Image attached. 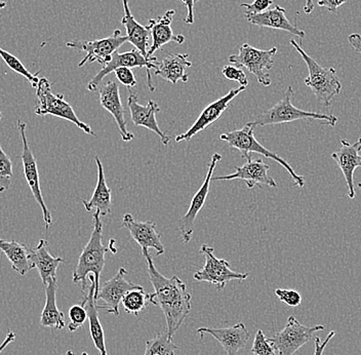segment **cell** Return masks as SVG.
<instances>
[{
	"label": "cell",
	"mask_w": 361,
	"mask_h": 355,
	"mask_svg": "<svg viewBox=\"0 0 361 355\" xmlns=\"http://www.w3.org/2000/svg\"><path fill=\"white\" fill-rule=\"evenodd\" d=\"M146 260L147 271L154 293L150 294V304L159 306L166 322V331L173 338L184 323L192 309L191 295L179 277H166L157 270L149 252L142 253Z\"/></svg>",
	"instance_id": "6da1fadb"
},
{
	"label": "cell",
	"mask_w": 361,
	"mask_h": 355,
	"mask_svg": "<svg viewBox=\"0 0 361 355\" xmlns=\"http://www.w3.org/2000/svg\"><path fill=\"white\" fill-rule=\"evenodd\" d=\"M100 212H94L92 215L94 219V228L90 234V241L83 248L79 255L78 266L73 272V282L82 287V291L87 289V278L90 275H94L96 282V301L99 289H100V277L102 270L105 266L106 253L110 252L115 254L116 248H113L114 239L110 241L109 248H106L103 244V222H102Z\"/></svg>",
	"instance_id": "7a4b0ae2"
},
{
	"label": "cell",
	"mask_w": 361,
	"mask_h": 355,
	"mask_svg": "<svg viewBox=\"0 0 361 355\" xmlns=\"http://www.w3.org/2000/svg\"><path fill=\"white\" fill-rule=\"evenodd\" d=\"M290 44L301 55L308 68L309 76L305 78V85L310 88L318 102L329 107L331 101L342 90V83L338 78L337 72L334 68L320 66L312 56L302 49V42L299 44L295 40H290Z\"/></svg>",
	"instance_id": "3957f363"
},
{
	"label": "cell",
	"mask_w": 361,
	"mask_h": 355,
	"mask_svg": "<svg viewBox=\"0 0 361 355\" xmlns=\"http://www.w3.org/2000/svg\"><path fill=\"white\" fill-rule=\"evenodd\" d=\"M255 128H256V126L250 121L240 130L222 133L220 136V139L226 142L228 146L238 150L240 152L241 157L245 158V160L252 157V153H257V155H261L265 156L266 158L274 160L288 171L295 185H297L300 188H303L305 185L303 176L298 175L295 169L290 166V164L277 155L276 152L268 150L266 147L259 143L258 140L255 137Z\"/></svg>",
	"instance_id": "277c9868"
},
{
	"label": "cell",
	"mask_w": 361,
	"mask_h": 355,
	"mask_svg": "<svg viewBox=\"0 0 361 355\" xmlns=\"http://www.w3.org/2000/svg\"><path fill=\"white\" fill-rule=\"evenodd\" d=\"M295 96L293 87H288L283 97L279 103L275 104L267 112L261 113L254 121H250L255 126H275V124H288L295 121L312 119L324 122L329 126H335L338 124V117L333 114L324 113L304 112L293 105L292 99Z\"/></svg>",
	"instance_id": "5b68a950"
},
{
	"label": "cell",
	"mask_w": 361,
	"mask_h": 355,
	"mask_svg": "<svg viewBox=\"0 0 361 355\" xmlns=\"http://www.w3.org/2000/svg\"><path fill=\"white\" fill-rule=\"evenodd\" d=\"M36 96H37V104H36L35 114L39 116L53 115L59 119H65L75 124L87 135L97 137L96 133L92 130L89 124L79 121L72 106L65 101L64 95L54 94L49 79L40 78L39 83L36 88Z\"/></svg>",
	"instance_id": "8992f818"
},
{
	"label": "cell",
	"mask_w": 361,
	"mask_h": 355,
	"mask_svg": "<svg viewBox=\"0 0 361 355\" xmlns=\"http://www.w3.org/2000/svg\"><path fill=\"white\" fill-rule=\"evenodd\" d=\"M277 54V47L270 49H259L248 44H243L239 47L237 55L228 58L229 63L238 67L247 68L250 73L254 74L259 85L268 88L271 85L269 71L274 65V56Z\"/></svg>",
	"instance_id": "52a82bcc"
},
{
	"label": "cell",
	"mask_w": 361,
	"mask_h": 355,
	"mask_svg": "<svg viewBox=\"0 0 361 355\" xmlns=\"http://www.w3.org/2000/svg\"><path fill=\"white\" fill-rule=\"evenodd\" d=\"M126 42L128 37L121 35V30L116 29L112 35L108 37L96 40H71L67 42L66 47L85 54L78 67L94 62L105 66L111 61L113 54L118 51L119 47H123Z\"/></svg>",
	"instance_id": "ba28073f"
},
{
	"label": "cell",
	"mask_w": 361,
	"mask_h": 355,
	"mask_svg": "<svg viewBox=\"0 0 361 355\" xmlns=\"http://www.w3.org/2000/svg\"><path fill=\"white\" fill-rule=\"evenodd\" d=\"M157 56L147 59L135 47L130 51L124 52V53H119L118 51L115 52L113 54L111 61L107 63L105 66L102 67L100 71L87 83V89L90 92H94V90H98L104 78H106L108 74L112 73L118 68L128 67L130 69L132 68H145L147 85H148L149 90L154 92L155 88L152 83V79H151L150 71L157 69Z\"/></svg>",
	"instance_id": "9c48e42d"
},
{
	"label": "cell",
	"mask_w": 361,
	"mask_h": 355,
	"mask_svg": "<svg viewBox=\"0 0 361 355\" xmlns=\"http://www.w3.org/2000/svg\"><path fill=\"white\" fill-rule=\"evenodd\" d=\"M200 251V254L204 255L205 264L202 269L194 272L193 278L197 282H209L216 287L218 291H223L228 282L232 280L247 279L248 277V273L231 270L229 262L216 258L212 246L202 244Z\"/></svg>",
	"instance_id": "30bf717a"
},
{
	"label": "cell",
	"mask_w": 361,
	"mask_h": 355,
	"mask_svg": "<svg viewBox=\"0 0 361 355\" xmlns=\"http://www.w3.org/2000/svg\"><path fill=\"white\" fill-rule=\"evenodd\" d=\"M322 325L306 327L295 316H290L286 327L281 332L269 338L279 355H293L312 339L313 335L324 331Z\"/></svg>",
	"instance_id": "8fae6325"
},
{
	"label": "cell",
	"mask_w": 361,
	"mask_h": 355,
	"mask_svg": "<svg viewBox=\"0 0 361 355\" xmlns=\"http://www.w3.org/2000/svg\"><path fill=\"white\" fill-rule=\"evenodd\" d=\"M26 124L22 119L18 121V128H19L20 135H21L23 144L21 153L23 172H24L25 179H26L27 183H28V186L30 187L31 191H32L34 198L37 201L40 209H42L45 228H47V230H49L51 228V224H53V217H51V212L47 209L44 196H42L37 162H36L32 150L29 147L26 135Z\"/></svg>",
	"instance_id": "7c38bea8"
},
{
	"label": "cell",
	"mask_w": 361,
	"mask_h": 355,
	"mask_svg": "<svg viewBox=\"0 0 361 355\" xmlns=\"http://www.w3.org/2000/svg\"><path fill=\"white\" fill-rule=\"evenodd\" d=\"M221 160H222V155H219V153H214L213 156H212L211 162H209V169H207V173L205 175L202 186H200L195 195L192 198L188 212L178 222L180 237H182V241L184 243H188L192 239L196 217L202 211L203 205H204L205 201H207V195L209 193V188H211L212 178H213L214 169H216V164Z\"/></svg>",
	"instance_id": "4fadbf2b"
},
{
	"label": "cell",
	"mask_w": 361,
	"mask_h": 355,
	"mask_svg": "<svg viewBox=\"0 0 361 355\" xmlns=\"http://www.w3.org/2000/svg\"><path fill=\"white\" fill-rule=\"evenodd\" d=\"M126 275L128 271L121 267L111 279L104 282L103 286L100 287L97 295V301L101 302L98 305L99 309H105L108 313L113 314L116 318L119 316V304L123 301L124 295L130 289L140 287L130 280H126Z\"/></svg>",
	"instance_id": "5bb4252c"
},
{
	"label": "cell",
	"mask_w": 361,
	"mask_h": 355,
	"mask_svg": "<svg viewBox=\"0 0 361 355\" xmlns=\"http://www.w3.org/2000/svg\"><path fill=\"white\" fill-rule=\"evenodd\" d=\"M245 89H247V88L241 87L240 85L238 89L231 90L228 94L223 96L222 98L218 99V100L209 104V105L202 110V112L200 113V116H198V119L194 122L193 126H192L186 133L176 137V142L179 143V142L183 141H190L194 136L197 135L198 133L202 132L205 128H207V126H211L214 122L218 121V119L222 116L223 113L229 108L230 103H231L232 100L235 99L236 97L238 96L240 92H243V90H245Z\"/></svg>",
	"instance_id": "9a60e30c"
},
{
	"label": "cell",
	"mask_w": 361,
	"mask_h": 355,
	"mask_svg": "<svg viewBox=\"0 0 361 355\" xmlns=\"http://www.w3.org/2000/svg\"><path fill=\"white\" fill-rule=\"evenodd\" d=\"M128 107L130 112V119L135 126H143L147 130L152 131L159 137L160 141L164 146H168L171 142V136L162 132L157 124V114L160 112L159 106L155 101H148L147 105L139 103L137 94L130 89V96L128 98Z\"/></svg>",
	"instance_id": "2e32d148"
},
{
	"label": "cell",
	"mask_w": 361,
	"mask_h": 355,
	"mask_svg": "<svg viewBox=\"0 0 361 355\" xmlns=\"http://www.w3.org/2000/svg\"><path fill=\"white\" fill-rule=\"evenodd\" d=\"M269 169V164H266L263 160L259 158L252 160L250 157L247 160V162L243 167H236L235 172L231 175L213 177L212 181L243 180L247 183V188L250 189L259 185H266V186L276 188V181L268 174Z\"/></svg>",
	"instance_id": "e0dca14e"
},
{
	"label": "cell",
	"mask_w": 361,
	"mask_h": 355,
	"mask_svg": "<svg viewBox=\"0 0 361 355\" xmlns=\"http://www.w3.org/2000/svg\"><path fill=\"white\" fill-rule=\"evenodd\" d=\"M99 100H100L102 107L107 110L114 117L121 139L124 142L132 141L135 135L128 130L126 116H124L126 112H124L123 105L121 103L119 85H117L116 81L109 80L99 88Z\"/></svg>",
	"instance_id": "ac0fdd59"
},
{
	"label": "cell",
	"mask_w": 361,
	"mask_h": 355,
	"mask_svg": "<svg viewBox=\"0 0 361 355\" xmlns=\"http://www.w3.org/2000/svg\"><path fill=\"white\" fill-rule=\"evenodd\" d=\"M123 226L130 232L133 239L141 246L142 253L148 252L149 248H154L157 255L164 254V246L161 243V236L157 230V224L152 221L135 220L132 214H126L123 218Z\"/></svg>",
	"instance_id": "d6986e66"
},
{
	"label": "cell",
	"mask_w": 361,
	"mask_h": 355,
	"mask_svg": "<svg viewBox=\"0 0 361 355\" xmlns=\"http://www.w3.org/2000/svg\"><path fill=\"white\" fill-rule=\"evenodd\" d=\"M360 152L361 138L353 144L349 143L347 140H341V148L336 152L331 153V157L337 162L346 181L348 196L351 200H354L356 196L353 176L355 169L361 167Z\"/></svg>",
	"instance_id": "ffe728a7"
},
{
	"label": "cell",
	"mask_w": 361,
	"mask_h": 355,
	"mask_svg": "<svg viewBox=\"0 0 361 355\" xmlns=\"http://www.w3.org/2000/svg\"><path fill=\"white\" fill-rule=\"evenodd\" d=\"M173 15H175V11L169 10L166 11L164 16L149 20L147 29L152 37V45L148 51L149 58H152L155 52L162 49L169 42H176L178 44H184L185 36L182 34L173 33V29H171Z\"/></svg>",
	"instance_id": "44dd1931"
},
{
	"label": "cell",
	"mask_w": 361,
	"mask_h": 355,
	"mask_svg": "<svg viewBox=\"0 0 361 355\" xmlns=\"http://www.w3.org/2000/svg\"><path fill=\"white\" fill-rule=\"evenodd\" d=\"M196 332L202 337L204 334L211 335L223 346L227 355H237L247 346L250 338V332L243 323H237L231 327H223V329L200 327Z\"/></svg>",
	"instance_id": "7402d4cb"
},
{
	"label": "cell",
	"mask_w": 361,
	"mask_h": 355,
	"mask_svg": "<svg viewBox=\"0 0 361 355\" xmlns=\"http://www.w3.org/2000/svg\"><path fill=\"white\" fill-rule=\"evenodd\" d=\"M89 279L90 284L89 288L82 291L85 297H83L81 305H83L87 311L90 337H92L94 347L100 352L101 355H108L105 335H104L103 327H102L100 318H99V308L96 305V282H94V275H90Z\"/></svg>",
	"instance_id": "603a6c76"
},
{
	"label": "cell",
	"mask_w": 361,
	"mask_h": 355,
	"mask_svg": "<svg viewBox=\"0 0 361 355\" xmlns=\"http://www.w3.org/2000/svg\"><path fill=\"white\" fill-rule=\"evenodd\" d=\"M286 8H281V6H275L274 8L258 13V15L245 16V19L252 25L286 31V32L298 36L300 40H303L306 34L297 25L293 24L286 18Z\"/></svg>",
	"instance_id": "cb8c5ba5"
},
{
	"label": "cell",
	"mask_w": 361,
	"mask_h": 355,
	"mask_svg": "<svg viewBox=\"0 0 361 355\" xmlns=\"http://www.w3.org/2000/svg\"><path fill=\"white\" fill-rule=\"evenodd\" d=\"M31 265L36 268L42 278V284L47 286L51 280L56 279V270L64 260L60 257H53L49 252V243L47 239H40L36 248L29 253Z\"/></svg>",
	"instance_id": "d4e9b609"
},
{
	"label": "cell",
	"mask_w": 361,
	"mask_h": 355,
	"mask_svg": "<svg viewBox=\"0 0 361 355\" xmlns=\"http://www.w3.org/2000/svg\"><path fill=\"white\" fill-rule=\"evenodd\" d=\"M94 162H96L97 169H98V181H97L96 188H94V194L90 200H82L81 201H82L85 211L99 212L102 217H106L111 212V189L108 186L103 164H102L98 155L94 157Z\"/></svg>",
	"instance_id": "484cf974"
},
{
	"label": "cell",
	"mask_w": 361,
	"mask_h": 355,
	"mask_svg": "<svg viewBox=\"0 0 361 355\" xmlns=\"http://www.w3.org/2000/svg\"><path fill=\"white\" fill-rule=\"evenodd\" d=\"M191 66L192 63L188 60V55L173 54V55L166 56L161 62L157 63L154 73L155 76L166 79L173 85H176L179 81L187 83L189 78L187 70Z\"/></svg>",
	"instance_id": "4316f807"
},
{
	"label": "cell",
	"mask_w": 361,
	"mask_h": 355,
	"mask_svg": "<svg viewBox=\"0 0 361 355\" xmlns=\"http://www.w3.org/2000/svg\"><path fill=\"white\" fill-rule=\"evenodd\" d=\"M123 4L124 16L121 19V23L126 27L128 42L134 45L135 49H137L145 58L151 59L148 56V42L150 38V32L147 27H144L135 19L130 6H128V0H123Z\"/></svg>",
	"instance_id": "83f0119b"
},
{
	"label": "cell",
	"mask_w": 361,
	"mask_h": 355,
	"mask_svg": "<svg viewBox=\"0 0 361 355\" xmlns=\"http://www.w3.org/2000/svg\"><path fill=\"white\" fill-rule=\"evenodd\" d=\"M56 291L58 284L56 279L51 280L45 286V305L40 316V325L44 327L63 330L66 325L65 315L56 305Z\"/></svg>",
	"instance_id": "f1b7e54d"
},
{
	"label": "cell",
	"mask_w": 361,
	"mask_h": 355,
	"mask_svg": "<svg viewBox=\"0 0 361 355\" xmlns=\"http://www.w3.org/2000/svg\"><path fill=\"white\" fill-rule=\"evenodd\" d=\"M0 251L4 253L11 264V268L24 277L31 269L30 258L26 246L16 241H6V239H0Z\"/></svg>",
	"instance_id": "f546056e"
},
{
	"label": "cell",
	"mask_w": 361,
	"mask_h": 355,
	"mask_svg": "<svg viewBox=\"0 0 361 355\" xmlns=\"http://www.w3.org/2000/svg\"><path fill=\"white\" fill-rule=\"evenodd\" d=\"M121 303L126 313L137 316L140 312L146 308L147 305L150 304V294H146L143 287L140 286L139 288L128 291Z\"/></svg>",
	"instance_id": "4dcf8cb0"
},
{
	"label": "cell",
	"mask_w": 361,
	"mask_h": 355,
	"mask_svg": "<svg viewBox=\"0 0 361 355\" xmlns=\"http://www.w3.org/2000/svg\"><path fill=\"white\" fill-rule=\"evenodd\" d=\"M178 349L179 347L175 345L173 338L169 336L168 331H166L146 341L144 355H175L176 350Z\"/></svg>",
	"instance_id": "1f68e13d"
},
{
	"label": "cell",
	"mask_w": 361,
	"mask_h": 355,
	"mask_svg": "<svg viewBox=\"0 0 361 355\" xmlns=\"http://www.w3.org/2000/svg\"><path fill=\"white\" fill-rule=\"evenodd\" d=\"M0 58L4 61L6 65H8V68H11L13 72L16 73L20 74L23 78L27 79L29 83L32 85L34 89L37 88L38 83H39L40 78H38V74L40 73V71H38L37 73L32 74L26 67L23 64L22 61L19 60L15 55L13 54L8 53V52L4 51L0 47Z\"/></svg>",
	"instance_id": "d6a6232c"
},
{
	"label": "cell",
	"mask_w": 361,
	"mask_h": 355,
	"mask_svg": "<svg viewBox=\"0 0 361 355\" xmlns=\"http://www.w3.org/2000/svg\"><path fill=\"white\" fill-rule=\"evenodd\" d=\"M13 176V162L0 145V193L10 188Z\"/></svg>",
	"instance_id": "836d02e7"
},
{
	"label": "cell",
	"mask_w": 361,
	"mask_h": 355,
	"mask_svg": "<svg viewBox=\"0 0 361 355\" xmlns=\"http://www.w3.org/2000/svg\"><path fill=\"white\" fill-rule=\"evenodd\" d=\"M252 352L254 355H279L270 339L265 336L262 330L257 332L252 343Z\"/></svg>",
	"instance_id": "e575fe53"
},
{
	"label": "cell",
	"mask_w": 361,
	"mask_h": 355,
	"mask_svg": "<svg viewBox=\"0 0 361 355\" xmlns=\"http://www.w3.org/2000/svg\"><path fill=\"white\" fill-rule=\"evenodd\" d=\"M87 313L83 305H73L69 309L70 323L68 325V330L70 332H76L79 327H82L83 323L87 322Z\"/></svg>",
	"instance_id": "d590c367"
},
{
	"label": "cell",
	"mask_w": 361,
	"mask_h": 355,
	"mask_svg": "<svg viewBox=\"0 0 361 355\" xmlns=\"http://www.w3.org/2000/svg\"><path fill=\"white\" fill-rule=\"evenodd\" d=\"M222 74L227 80L236 81L241 87L247 88L248 85L247 74L240 67L235 65H226L223 67Z\"/></svg>",
	"instance_id": "8d00e7d4"
},
{
	"label": "cell",
	"mask_w": 361,
	"mask_h": 355,
	"mask_svg": "<svg viewBox=\"0 0 361 355\" xmlns=\"http://www.w3.org/2000/svg\"><path fill=\"white\" fill-rule=\"evenodd\" d=\"M275 295L279 301L290 307L299 306L302 303L301 294L295 289H275Z\"/></svg>",
	"instance_id": "74e56055"
},
{
	"label": "cell",
	"mask_w": 361,
	"mask_h": 355,
	"mask_svg": "<svg viewBox=\"0 0 361 355\" xmlns=\"http://www.w3.org/2000/svg\"><path fill=\"white\" fill-rule=\"evenodd\" d=\"M114 73L117 80L128 89H132V88L137 85V79H135L134 72L132 71L130 68H118V69L115 70Z\"/></svg>",
	"instance_id": "f35d334b"
},
{
	"label": "cell",
	"mask_w": 361,
	"mask_h": 355,
	"mask_svg": "<svg viewBox=\"0 0 361 355\" xmlns=\"http://www.w3.org/2000/svg\"><path fill=\"white\" fill-rule=\"evenodd\" d=\"M273 4V0H255L252 4H243L241 6L245 8V16L258 15L269 10Z\"/></svg>",
	"instance_id": "ab89813d"
},
{
	"label": "cell",
	"mask_w": 361,
	"mask_h": 355,
	"mask_svg": "<svg viewBox=\"0 0 361 355\" xmlns=\"http://www.w3.org/2000/svg\"><path fill=\"white\" fill-rule=\"evenodd\" d=\"M347 0H318L317 4L320 8H326L331 13H337L338 8L346 4Z\"/></svg>",
	"instance_id": "60d3db41"
},
{
	"label": "cell",
	"mask_w": 361,
	"mask_h": 355,
	"mask_svg": "<svg viewBox=\"0 0 361 355\" xmlns=\"http://www.w3.org/2000/svg\"><path fill=\"white\" fill-rule=\"evenodd\" d=\"M336 336V332L331 331V333L327 335L326 338L324 339V341L320 340L319 337H316L314 344H315V351L314 355H322L324 354V350H326V347L327 344H329V341Z\"/></svg>",
	"instance_id": "b9f144b4"
},
{
	"label": "cell",
	"mask_w": 361,
	"mask_h": 355,
	"mask_svg": "<svg viewBox=\"0 0 361 355\" xmlns=\"http://www.w3.org/2000/svg\"><path fill=\"white\" fill-rule=\"evenodd\" d=\"M186 6L187 8V16L185 17L184 22L186 24H193L194 23V4L195 1L194 0H180Z\"/></svg>",
	"instance_id": "7bdbcfd3"
},
{
	"label": "cell",
	"mask_w": 361,
	"mask_h": 355,
	"mask_svg": "<svg viewBox=\"0 0 361 355\" xmlns=\"http://www.w3.org/2000/svg\"><path fill=\"white\" fill-rule=\"evenodd\" d=\"M16 339V334L13 332H8V335H6V339H4V342L0 344V354L8 347V345L11 344V342H13Z\"/></svg>",
	"instance_id": "ee69618b"
},
{
	"label": "cell",
	"mask_w": 361,
	"mask_h": 355,
	"mask_svg": "<svg viewBox=\"0 0 361 355\" xmlns=\"http://www.w3.org/2000/svg\"><path fill=\"white\" fill-rule=\"evenodd\" d=\"M313 11H314V2H313V0H306L305 1L304 13L306 15H310Z\"/></svg>",
	"instance_id": "f6af8a7d"
},
{
	"label": "cell",
	"mask_w": 361,
	"mask_h": 355,
	"mask_svg": "<svg viewBox=\"0 0 361 355\" xmlns=\"http://www.w3.org/2000/svg\"><path fill=\"white\" fill-rule=\"evenodd\" d=\"M6 2L1 1V0H0V10H2V8H6Z\"/></svg>",
	"instance_id": "bcb514c9"
},
{
	"label": "cell",
	"mask_w": 361,
	"mask_h": 355,
	"mask_svg": "<svg viewBox=\"0 0 361 355\" xmlns=\"http://www.w3.org/2000/svg\"><path fill=\"white\" fill-rule=\"evenodd\" d=\"M66 355H74V352L72 350H68Z\"/></svg>",
	"instance_id": "7dc6e473"
},
{
	"label": "cell",
	"mask_w": 361,
	"mask_h": 355,
	"mask_svg": "<svg viewBox=\"0 0 361 355\" xmlns=\"http://www.w3.org/2000/svg\"><path fill=\"white\" fill-rule=\"evenodd\" d=\"M357 186H358V188H360V189H361V182L358 183Z\"/></svg>",
	"instance_id": "c3c4849f"
},
{
	"label": "cell",
	"mask_w": 361,
	"mask_h": 355,
	"mask_svg": "<svg viewBox=\"0 0 361 355\" xmlns=\"http://www.w3.org/2000/svg\"><path fill=\"white\" fill-rule=\"evenodd\" d=\"M1 119H2V113H1V112H0V121H1Z\"/></svg>",
	"instance_id": "681fc988"
},
{
	"label": "cell",
	"mask_w": 361,
	"mask_h": 355,
	"mask_svg": "<svg viewBox=\"0 0 361 355\" xmlns=\"http://www.w3.org/2000/svg\"><path fill=\"white\" fill-rule=\"evenodd\" d=\"M81 355H89V354H87V352H82V354H81Z\"/></svg>",
	"instance_id": "f907efd6"
},
{
	"label": "cell",
	"mask_w": 361,
	"mask_h": 355,
	"mask_svg": "<svg viewBox=\"0 0 361 355\" xmlns=\"http://www.w3.org/2000/svg\"><path fill=\"white\" fill-rule=\"evenodd\" d=\"M194 1L197 2L200 1V0H194Z\"/></svg>",
	"instance_id": "816d5d0a"
}]
</instances>
